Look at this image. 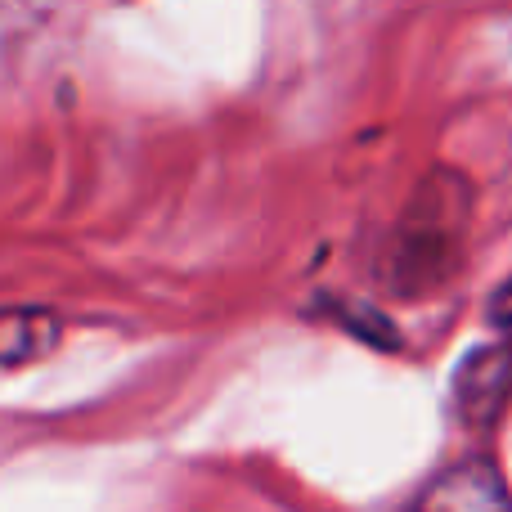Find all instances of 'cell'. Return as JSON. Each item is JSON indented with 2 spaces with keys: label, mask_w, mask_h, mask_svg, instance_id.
<instances>
[{
  "label": "cell",
  "mask_w": 512,
  "mask_h": 512,
  "mask_svg": "<svg viewBox=\"0 0 512 512\" xmlns=\"http://www.w3.org/2000/svg\"><path fill=\"white\" fill-rule=\"evenodd\" d=\"M472 212L477 194L463 171L436 167L418 180L387 243V283L400 297H427L459 274L472 239Z\"/></svg>",
  "instance_id": "1"
},
{
  "label": "cell",
  "mask_w": 512,
  "mask_h": 512,
  "mask_svg": "<svg viewBox=\"0 0 512 512\" xmlns=\"http://www.w3.org/2000/svg\"><path fill=\"white\" fill-rule=\"evenodd\" d=\"M512 405V333L486 346H472L450 382V409L463 427L486 432Z\"/></svg>",
  "instance_id": "2"
},
{
  "label": "cell",
  "mask_w": 512,
  "mask_h": 512,
  "mask_svg": "<svg viewBox=\"0 0 512 512\" xmlns=\"http://www.w3.org/2000/svg\"><path fill=\"white\" fill-rule=\"evenodd\" d=\"M405 512H512V495L499 463L486 454H472V459H459L445 472H436L409 499Z\"/></svg>",
  "instance_id": "3"
},
{
  "label": "cell",
  "mask_w": 512,
  "mask_h": 512,
  "mask_svg": "<svg viewBox=\"0 0 512 512\" xmlns=\"http://www.w3.org/2000/svg\"><path fill=\"white\" fill-rule=\"evenodd\" d=\"M59 315L45 306H14L0 310V364H32L59 346Z\"/></svg>",
  "instance_id": "4"
},
{
  "label": "cell",
  "mask_w": 512,
  "mask_h": 512,
  "mask_svg": "<svg viewBox=\"0 0 512 512\" xmlns=\"http://www.w3.org/2000/svg\"><path fill=\"white\" fill-rule=\"evenodd\" d=\"M490 324H495L499 333H512V274L495 288V297H490Z\"/></svg>",
  "instance_id": "5"
},
{
  "label": "cell",
  "mask_w": 512,
  "mask_h": 512,
  "mask_svg": "<svg viewBox=\"0 0 512 512\" xmlns=\"http://www.w3.org/2000/svg\"><path fill=\"white\" fill-rule=\"evenodd\" d=\"M18 14H23V0H0V41H5V32H14Z\"/></svg>",
  "instance_id": "6"
}]
</instances>
